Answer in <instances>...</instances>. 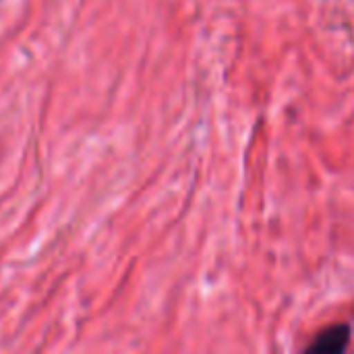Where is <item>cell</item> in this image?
Segmentation results:
<instances>
[{"instance_id":"obj_1","label":"cell","mask_w":354,"mask_h":354,"mask_svg":"<svg viewBox=\"0 0 354 354\" xmlns=\"http://www.w3.org/2000/svg\"><path fill=\"white\" fill-rule=\"evenodd\" d=\"M351 342V328L348 326H334L322 332L315 342L307 348V353L313 354H340L346 351Z\"/></svg>"}]
</instances>
